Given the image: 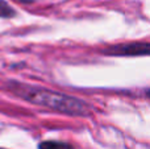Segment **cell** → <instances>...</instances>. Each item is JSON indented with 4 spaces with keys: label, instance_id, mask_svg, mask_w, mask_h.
<instances>
[{
    "label": "cell",
    "instance_id": "cell-1",
    "mask_svg": "<svg viewBox=\"0 0 150 149\" xmlns=\"http://www.w3.org/2000/svg\"><path fill=\"white\" fill-rule=\"evenodd\" d=\"M16 87H17L16 92L21 98L34 104L44 106L50 110L73 116H87L90 114V107L87 103L76 98L45 89H34V87H26L21 84H16Z\"/></svg>",
    "mask_w": 150,
    "mask_h": 149
},
{
    "label": "cell",
    "instance_id": "cell-2",
    "mask_svg": "<svg viewBox=\"0 0 150 149\" xmlns=\"http://www.w3.org/2000/svg\"><path fill=\"white\" fill-rule=\"evenodd\" d=\"M109 55H125V57H138L150 55V42H129V44L115 45L104 50Z\"/></svg>",
    "mask_w": 150,
    "mask_h": 149
},
{
    "label": "cell",
    "instance_id": "cell-3",
    "mask_svg": "<svg viewBox=\"0 0 150 149\" xmlns=\"http://www.w3.org/2000/svg\"><path fill=\"white\" fill-rule=\"evenodd\" d=\"M40 149H74L70 144L61 141H44L38 145Z\"/></svg>",
    "mask_w": 150,
    "mask_h": 149
},
{
    "label": "cell",
    "instance_id": "cell-4",
    "mask_svg": "<svg viewBox=\"0 0 150 149\" xmlns=\"http://www.w3.org/2000/svg\"><path fill=\"white\" fill-rule=\"evenodd\" d=\"M15 16V9L9 7L7 1L0 0V17H12Z\"/></svg>",
    "mask_w": 150,
    "mask_h": 149
},
{
    "label": "cell",
    "instance_id": "cell-5",
    "mask_svg": "<svg viewBox=\"0 0 150 149\" xmlns=\"http://www.w3.org/2000/svg\"><path fill=\"white\" fill-rule=\"evenodd\" d=\"M16 1H20V3H30L33 0H16Z\"/></svg>",
    "mask_w": 150,
    "mask_h": 149
},
{
    "label": "cell",
    "instance_id": "cell-6",
    "mask_svg": "<svg viewBox=\"0 0 150 149\" xmlns=\"http://www.w3.org/2000/svg\"><path fill=\"white\" fill-rule=\"evenodd\" d=\"M148 95H149V98H150V90H149V91H148Z\"/></svg>",
    "mask_w": 150,
    "mask_h": 149
}]
</instances>
